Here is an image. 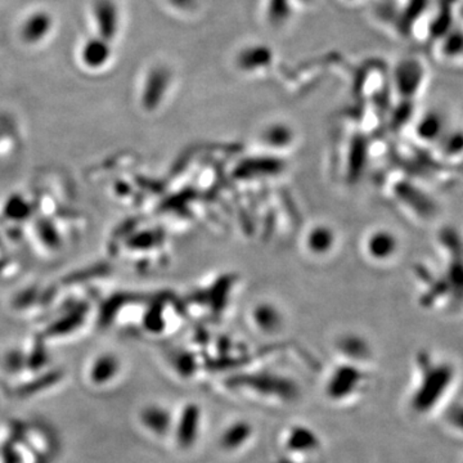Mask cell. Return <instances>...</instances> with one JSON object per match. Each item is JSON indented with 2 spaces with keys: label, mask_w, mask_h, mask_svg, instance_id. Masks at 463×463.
I'll list each match as a JSON object with an SVG mask.
<instances>
[{
  "label": "cell",
  "mask_w": 463,
  "mask_h": 463,
  "mask_svg": "<svg viewBox=\"0 0 463 463\" xmlns=\"http://www.w3.org/2000/svg\"><path fill=\"white\" fill-rule=\"evenodd\" d=\"M337 349L349 364H356L370 358L367 344L361 337L347 335L337 343Z\"/></svg>",
  "instance_id": "8fae6325"
},
{
  "label": "cell",
  "mask_w": 463,
  "mask_h": 463,
  "mask_svg": "<svg viewBox=\"0 0 463 463\" xmlns=\"http://www.w3.org/2000/svg\"><path fill=\"white\" fill-rule=\"evenodd\" d=\"M203 412L197 403L183 405L181 412L175 416L172 435L176 446L183 450H190L199 443L203 434Z\"/></svg>",
  "instance_id": "7a4b0ae2"
},
{
  "label": "cell",
  "mask_w": 463,
  "mask_h": 463,
  "mask_svg": "<svg viewBox=\"0 0 463 463\" xmlns=\"http://www.w3.org/2000/svg\"><path fill=\"white\" fill-rule=\"evenodd\" d=\"M440 53L447 60H462L463 58V30H455L448 33L441 42Z\"/></svg>",
  "instance_id": "7c38bea8"
},
{
  "label": "cell",
  "mask_w": 463,
  "mask_h": 463,
  "mask_svg": "<svg viewBox=\"0 0 463 463\" xmlns=\"http://www.w3.org/2000/svg\"><path fill=\"white\" fill-rule=\"evenodd\" d=\"M118 373V367L116 364L109 365V364H97L94 368L91 367L90 371V383L94 385H108L111 383V379H115Z\"/></svg>",
  "instance_id": "4fadbf2b"
},
{
  "label": "cell",
  "mask_w": 463,
  "mask_h": 463,
  "mask_svg": "<svg viewBox=\"0 0 463 463\" xmlns=\"http://www.w3.org/2000/svg\"><path fill=\"white\" fill-rule=\"evenodd\" d=\"M398 250V237L388 230L373 231L365 237V254L374 261L392 260L397 254Z\"/></svg>",
  "instance_id": "8992f818"
},
{
  "label": "cell",
  "mask_w": 463,
  "mask_h": 463,
  "mask_svg": "<svg viewBox=\"0 0 463 463\" xmlns=\"http://www.w3.org/2000/svg\"><path fill=\"white\" fill-rule=\"evenodd\" d=\"M139 421L149 434L156 438H165L172 435L175 414L165 405L149 404L141 411Z\"/></svg>",
  "instance_id": "277c9868"
},
{
  "label": "cell",
  "mask_w": 463,
  "mask_h": 463,
  "mask_svg": "<svg viewBox=\"0 0 463 463\" xmlns=\"http://www.w3.org/2000/svg\"><path fill=\"white\" fill-rule=\"evenodd\" d=\"M457 14H458L459 20L463 23V0L459 2L458 8H457Z\"/></svg>",
  "instance_id": "5bb4252c"
},
{
  "label": "cell",
  "mask_w": 463,
  "mask_h": 463,
  "mask_svg": "<svg viewBox=\"0 0 463 463\" xmlns=\"http://www.w3.org/2000/svg\"><path fill=\"white\" fill-rule=\"evenodd\" d=\"M240 385L254 390L252 392L260 397L277 398L286 403L297 398L298 394V388L294 381L277 374H252L246 377L245 381H240Z\"/></svg>",
  "instance_id": "3957f363"
},
{
  "label": "cell",
  "mask_w": 463,
  "mask_h": 463,
  "mask_svg": "<svg viewBox=\"0 0 463 463\" xmlns=\"http://www.w3.org/2000/svg\"><path fill=\"white\" fill-rule=\"evenodd\" d=\"M307 248L310 252L316 255H325L334 249L335 236L334 231L328 225H315L307 234Z\"/></svg>",
  "instance_id": "9c48e42d"
},
{
  "label": "cell",
  "mask_w": 463,
  "mask_h": 463,
  "mask_svg": "<svg viewBox=\"0 0 463 463\" xmlns=\"http://www.w3.org/2000/svg\"><path fill=\"white\" fill-rule=\"evenodd\" d=\"M446 133V118L440 112H428L420 121L419 136L425 141H440Z\"/></svg>",
  "instance_id": "30bf717a"
},
{
  "label": "cell",
  "mask_w": 463,
  "mask_h": 463,
  "mask_svg": "<svg viewBox=\"0 0 463 463\" xmlns=\"http://www.w3.org/2000/svg\"><path fill=\"white\" fill-rule=\"evenodd\" d=\"M365 374L358 364H344L332 371L325 385L326 397L331 402L350 401L361 394L365 386Z\"/></svg>",
  "instance_id": "6da1fadb"
},
{
  "label": "cell",
  "mask_w": 463,
  "mask_h": 463,
  "mask_svg": "<svg viewBox=\"0 0 463 463\" xmlns=\"http://www.w3.org/2000/svg\"><path fill=\"white\" fill-rule=\"evenodd\" d=\"M254 438V428L246 420H236L225 425L219 435V448L225 453H237L245 449Z\"/></svg>",
  "instance_id": "5b68a950"
},
{
  "label": "cell",
  "mask_w": 463,
  "mask_h": 463,
  "mask_svg": "<svg viewBox=\"0 0 463 463\" xmlns=\"http://www.w3.org/2000/svg\"><path fill=\"white\" fill-rule=\"evenodd\" d=\"M285 444L289 452L307 453L318 449L321 441L310 429L295 426L286 435Z\"/></svg>",
  "instance_id": "ba28073f"
},
{
  "label": "cell",
  "mask_w": 463,
  "mask_h": 463,
  "mask_svg": "<svg viewBox=\"0 0 463 463\" xmlns=\"http://www.w3.org/2000/svg\"><path fill=\"white\" fill-rule=\"evenodd\" d=\"M251 321L261 334L273 335L282 328V316L270 304H259L251 313Z\"/></svg>",
  "instance_id": "52a82bcc"
}]
</instances>
